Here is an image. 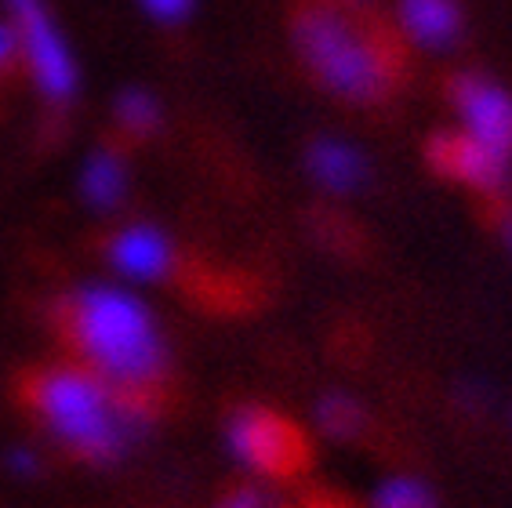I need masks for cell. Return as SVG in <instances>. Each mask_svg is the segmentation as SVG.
<instances>
[{
	"label": "cell",
	"mask_w": 512,
	"mask_h": 508,
	"mask_svg": "<svg viewBox=\"0 0 512 508\" xmlns=\"http://www.w3.org/2000/svg\"><path fill=\"white\" fill-rule=\"evenodd\" d=\"M295 44L320 84L353 102H378L404 80V48L382 22L338 8H302Z\"/></svg>",
	"instance_id": "obj_1"
},
{
	"label": "cell",
	"mask_w": 512,
	"mask_h": 508,
	"mask_svg": "<svg viewBox=\"0 0 512 508\" xmlns=\"http://www.w3.org/2000/svg\"><path fill=\"white\" fill-rule=\"evenodd\" d=\"M59 320L91 367L117 385H153L164 371L157 327L131 294L88 287L62 305Z\"/></svg>",
	"instance_id": "obj_2"
},
{
	"label": "cell",
	"mask_w": 512,
	"mask_h": 508,
	"mask_svg": "<svg viewBox=\"0 0 512 508\" xmlns=\"http://www.w3.org/2000/svg\"><path fill=\"white\" fill-rule=\"evenodd\" d=\"M22 392L77 458L106 465L120 454L131 425L99 378L80 371H40L26 378Z\"/></svg>",
	"instance_id": "obj_3"
},
{
	"label": "cell",
	"mask_w": 512,
	"mask_h": 508,
	"mask_svg": "<svg viewBox=\"0 0 512 508\" xmlns=\"http://www.w3.org/2000/svg\"><path fill=\"white\" fill-rule=\"evenodd\" d=\"M229 443L237 458L269 479H295L309 469V440L295 421L269 407H244L229 421Z\"/></svg>",
	"instance_id": "obj_4"
},
{
	"label": "cell",
	"mask_w": 512,
	"mask_h": 508,
	"mask_svg": "<svg viewBox=\"0 0 512 508\" xmlns=\"http://www.w3.org/2000/svg\"><path fill=\"white\" fill-rule=\"evenodd\" d=\"M429 164L436 175L465 182V186L483 189V193H502L509 182V153L487 146L483 138L469 135H436L429 142Z\"/></svg>",
	"instance_id": "obj_5"
},
{
	"label": "cell",
	"mask_w": 512,
	"mask_h": 508,
	"mask_svg": "<svg viewBox=\"0 0 512 508\" xmlns=\"http://www.w3.org/2000/svg\"><path fill=\"white\" fill-rule=\"evenodd\" d=\"M15 15H19L22 51L30 59V69L33 77L40 80V88L48 91L51 98H69L77 88V69H73V59H69L62 37L55 33L44 8H40V0L15 8Z\"/></svg>",
	"instance_id": "obj_6"
},
{
	"label": "cell",
	"mask_w": 512,
	"mask_h": 508,
	"mask_svg": "<svg viewBox=\"0 0 512 508\" xmlns=\"http://www.w3.org/2000/svg\"><path fill=\"white\" fill-rule=\"evenodd\" d=\"M451 102L476 138L512 157V98L498 84L462 73L451 80Z\"/></svg>",
	"instance_id": "obj_7"
},
{
	"label": "cell",
	"mask_w": 512,
	"mask_h": 508,
	"mask_svg": "<svg viewBox=\"0 0 512 508\" xmlns=\"http://www.w3.org/2000/svg\"><path fill=\"white\" fill-rule=\"evenodd\" d=\"M109 258L124 276H135V280H153L168 269L171 251L168 240L149 229V225H135V229H124V233L113 240L109 247Z\"/></svg>",
	"instance_id": "obj_8"
},
{
	"label": "cell",
	"mask_w": 512,
	"mask_h": 508,
	"mask_svg": "<svg viewBox=\"0 0 512 508\" xmlns=\"http://www.w3.org/2000/svg\"><path fill=\"white\" fill-rule=\"evenodd\" d=\"M400 19H404V30L425 48H447L462 30L458 0H404Z\"/></svg>",
	"instance_id": "obj_9"
},
{
	"label": "cell",
	"mask_w": 512,
	"mask_h": 508,
	"mask_svg": "<svg viewBox=\"0 0 512 508\" xmlns=\"http://www.w3.org/2000/svg\"><path fill=\"white\" fill-rule=\"evenodd\" d=\"M309 171L320 186L335 189V193H349L367 178V164L356 149L342 146V142H316L309 149Z\"/></svg>",
	"instance_id": "obj_10"
},
{
	"label": "cell",
	"mask_w": 512,
	"mask_h": 508,
	"mask_svg": "<svg viewBox=\"0 0 512 508\" xmlns=\"http://www.w3.org/2000/svg\"><path fill=\"white\" fill-rule=\"evenodd\" d=\"M84 196L95 207H113L124 196V167L113 153H95L84 167Z\"/></svg>",
	"instance_id": "obj_11"
},
{
	"label": "cell",
	"mask_w": 512,
	"mask_h": 508,
	"mask_svg": "<svg viewBox=\"0 0 512 508\" xmlns=\"http://www.w3.org/2000/svg\"><path fill=\"white\" fill-rule=\"evenodd\" d=\"M117 120L124 131H131L135 138H146L157 131L160 124V109L157 102L146 95V91H124L117 102Z\"/></svg>",
	"instance_id": "obj_12"
},
{
	"label": "cell",
	"mask_w": 512,
	"mask_h": 508,
	"mask_svg": "<svg viewBox=\"0 0 512 508\" xmlns=\"http://www.w3.org/2000/svg\"><path fill=\"white\" fill-rule=\"evenodd\" d=\"M316 418H320V425H324L331 436H353V432L364 425V411H360V403H356L353 396H338V392L320 403Z\"/></svg>",
	"instance_id": "obj_13"
},
{
	"label": "cell",
	"mask_w": 512,
	"mask_h": 508,
	"mask_svg": "<svg viewBox=\"0 0 512 508\" xmlns=\"http://www.w3.org/2000/svg\"><path fill=\"white\" fill-rule=\"evenodd\" d=\"M375 508H436L433 494L414 479H393L378 490Z\"/></svg>",
	"instance_id": "obj_14"
},
{
	"label": "cell",
	"mask_w": 512,
	"mask_h": 508,
	"mask_svg": "<svg viewBox=\"0 0 512 508\" xmlns=\"http://www.w3.org/2000/svg\"><path fill=\"white\" fill-rule=\"evenodd\" d=\"M142 4H146L149 15H153V19H160V22L186 19L189 8H193V0H142Z\"/></svg>",
	"instance_id": "obj_15"
},
{
	"label": "cell",
	"mask_w": 512,
	"mask_h": 508,
	"mask_svg": "<svg viewBox=\"0 0 512 508\" xmlns=\"http://www.w3.org/2000/svg\"><path fill=\"white\" fill-rule=\"evenodd\" d=\"M218 508H273V505H269V498L262 494V490L247 487V490H237V494H229Z\"/></svg>",
	"instance_id": "obj_16"
},
{
	"label": "cell",
	"mask_w": 512,
	"mask_h": 508,
	"mask_svg": "<svg viewBox=\"0 0 512 508\" xmlns=\"http://www.w3.org/2000/svg\"><path fill=\"white\" fill-rule=\"evenodd\" d=\"M15 51H19V33L11 26H0V69L15 59Z\"/></svg>",
	"instance_id": "obj_17"
},
{
	"label": "cell",
	"mask_w": 512,
	"mask_h": 508,
	"mask_svg": "<svg viewBox=\"0 0 512 508\" xmlns=\"http://www.w3.org/2000/svg\"><path fill=\"white\" fill-rule=\"evenodd\" d=\"M8 465H11V472H15V476H37V461H33V454H22V450H15Z\"/></svg>",
	"instance_id": "obj_18"
},
{
	"label": "cell",
	"mask_w": 512,
	"mask_h": 508,
	"mask_svg": "<svg viewBox=\"0 0 512 508\" xmlns=\"http://www.w3.org/2000/svg\"><path fill=\"white\" fill-rule=\"evenodd\" d=\"M306 508H349V501H342L338 494H320V498H309Z\"/></svg>",
	"instance_id": "obj_19"
},
{
	"label": "cell",
	"mask_w": 512,
	"mask_h": 508,
	"mask_svg": "<svg viewBox=\"0 0 512 508\" xmlns=\"http://www.w3.org/2000/svg\"><path fill=\"white\" fill-rule=\"evenodd\" d=\"M8 4H11V8H22V4H26V0H8Z\"/></svg>",
	"instance_id": "obj_20"
},
{
	"label": "cell",
	"mask_w": 512,
	"mask_h": 508,
	"mask_svg": "<svg viewBox=\"0 0 512 508\" xmlns=\"http://www.w3.org/2000/svg\"><path fill=\"white\" fill-rule=\"evenodd\" d=\"M509 236H512V222H509Z\"/></svg>",
	"instance_id": "obj_21"
}]
</instances>
